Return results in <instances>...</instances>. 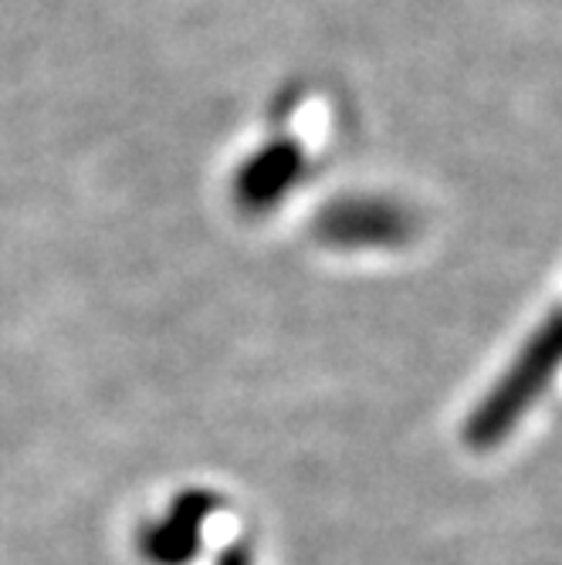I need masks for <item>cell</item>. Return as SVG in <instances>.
<instances>
[{
  "mask_svg": "<svg viewBox=\"0 0 562 565\" xmlns=\"http://www.w3.org/2000/svg\"><path fill=\"white\" fill-rule=\"evenodd\" d=\"M555 359H559V339H555V319H549L545 329L539 335H532L526 352L516 359V366L495 383V390L475 406V414L468 417L465 440L475 450H488L516 430V424L532 406V399L552 380Z\"/></svg>",
  "mask_w": 562,
  "mask_h": 565,
  "instance_id": "1",
  "label": "cell"
},
{
  "mask_svg": "<svg viewBox=\"0 0 562 565\" xmlns=\"http://www.w3.org/2000/svg\"><path fill=\"white\" fill-rule=\"evenodd\" d=\"M221 498L208 488H187L173 498L160 522H149L139 535V552L149 565H190L203 542V525Z\"/></svg>",
  "mask_w": 562,
  "mask_h": 565,
  "instance_id": "2",
  "label": "cell"
},
{
  "mask_svg": "<svg viewBox=\"0 0 562 565\" xmlns=\"http://www.w3.org/2000/svg\"><path fill=\"white\" fill-rule=\"evenodd\" d=\"M218 565H251V548L244 542H234L221 552Z\"/></svg>",
  "mask_w": 562,
  "mask_h": 565,
  "instance_id": "3",
  "label": "cell"
}]
</instances>
